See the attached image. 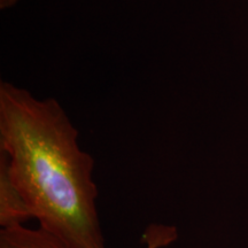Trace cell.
Segmentation results:
<instances>
[{"mask_svg": "<svg viewBox=\"0 0 248 248\" xmlns=\"http://www.w3.org/2000/svg\"><path fill=\"white\" fill-rule=\"evenodd\" d=\"M0 248H68L55 235L44 229L24 225L8 226L0 230Z\"/></svg>", "mask_w": 248, "mask_h": 248, "instance_id": "3", "label": "cell"}, {"mask_svg": "<svg viewBox=\"0 0 248 248\" xmlns=\"http://www.w3.org/2000/svg\"><path fill=\"white\" fill-rule=\"evenodd\" d=\"M53 98L0 83V152L39 228L68 248H107L97 208L94 161Z\"/></svg>", "mask_w": 248, "mask_h": 248, "instance_id": "1", "label": "cell"}, {"mask_svg": "<svg viewBox=\"0 0 248 248\" xmlns=\"http://www.w3.org/2000/svg\"><path fill=\"white\" fill-rule=\"evenodd\" d=\"M21 0H0V9L2 11H6V9H9L14 6H16Z\"/></svg>", "mask_w": 248, "mask_h": 248, "instance_id": "5", "label": "cell"}, {"mask_svg": "<svg viewBox=\"0 0 248 248\" xmlns=\"http://www.w3.org/2000/svg\"><path fill=\"white\" fill-rule=\"evenodd\" d=\"M178 239V231L175 226L152 224L147 226L141 237L145 248H164Z\"/></svg>", "mask_w": 248, "mask_h": 248, "instance_id": "4", "label": "cell"}, {"mask_svg": "<svg viewBox=\"0 0 248 248\" xmlns=\"http://www.w3.org/2000/svg\"><path fill=\"white\" fill-rule=\"evenodd\" d=\"M31 218L32 214L26 200L9 176L7 157L0 152V225H24Z\"/></svg>", "mask_w": 248, "mask_h": 248, "instance_id": "2", "label": "cell"}]
</instances>
